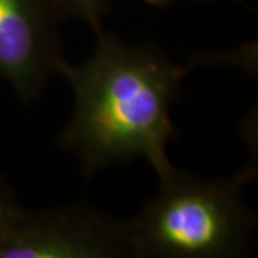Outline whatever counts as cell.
<instances>
[{
    "instance_id": "1",
    "label": "cell",
    "mask_w": 258,
    "mask_h": 258,
    "mask_svg": "<svg viewBox=\"0 0 258 258\" xmlns=\"http://www.w3.org/2000/svg\"><path fill=\"white\" fill-rule=\"evenodd\" d=\"M95 37L88 60L72 64L64 59L59 66L75 106L57 144L88 178L144 158L161 179L175 168L166 154L176 134L171 105L192 64H176L161 47L126 42L105 28Z\"/></svg>"
},
{
    "instance_id": "7",
    "label": "cell",
    "mask_w": 258,
    "mask_h": 258,
    "mask_svg": "<svg viewBox=\"0 0 258 258\" xmlns=\"http://www.w3.org/2000/svg\"><path fill=\"white\" fill-rule=\"evenodd\" d=\"M175 2H178V0H145V3L151 5V6H155V8H166Z\"/></svg>"
},
{
    "instance_id": "4",
    "label": "cell",
    "mask_w": 258,
    "mask_h": 258,
    "mask_svg": "<svg viewBox=\"0 0 258 258\" xmlns=\"http://www.w3.org/2000/svg\"><path fill=\"white\" fill-rule=\"evenodd\" d=\"M52 0H0V79L25 105L39 99L64 60Z\"/></svg>"
},
{
    "instance_id": "2",
    "label": "cell",
    "mask_w": 258,
    "mask_h": 258,
    "mask_svg": "<svg viewBox=\"0 0 258 258\" xmlns=\"http://www.w3.org/2000/svg\"><path fill=\"white\" fill-rule=\"evenodd\" d=\"M257 174L201 178L174 168L159 189L128 220L131 258H240L257 232L245 188Z\"/></svg>"
},
{
    "instance_id": "6",
    "label": "cell",
    "mask_w": 258,
    "mask_h": 258,
    "mask_svg": "<svg viewBox=\"0 0 258 258\" xmlns=\"http://www.w3.org/2000/svg\"><path fill=\"white\" fill-rule=\"evenodd\" d=\"M23 211L18 197L9 182L0 175V238L9 230L18 215Z\"/></svg>"
},
{
    "instance_id": "5",
    "label": "cell",
    "mask_w": 258,
    "mask_h": 258,
    "mask_svg": "<svg viewBox=\"0 0 258 258\" xmlns=\"http://www.w3.org/2000/svg\"><path fill=\"white\" fill-rule=\"evenodd\" d=\"M112 0H52L62 22L75 19L86 23L93 33L103 28V18L111 10Z\"/></svg>"
},
{
    "instance_id": "3",
    "label": "cell",
    "mask_w": 258,
    "mask_h": 258,
    "mask_svg": "<svg viewBox=\"0 0 258 258\" xmlns=\"http://www.w3.org/2000/svg\"><path fill=\"white\" fill-rule=\"evenodd\" d=\"M0 258H131L128 220L85 203L23 208L0 238Z\"/></svg>"
}]
</instances>
